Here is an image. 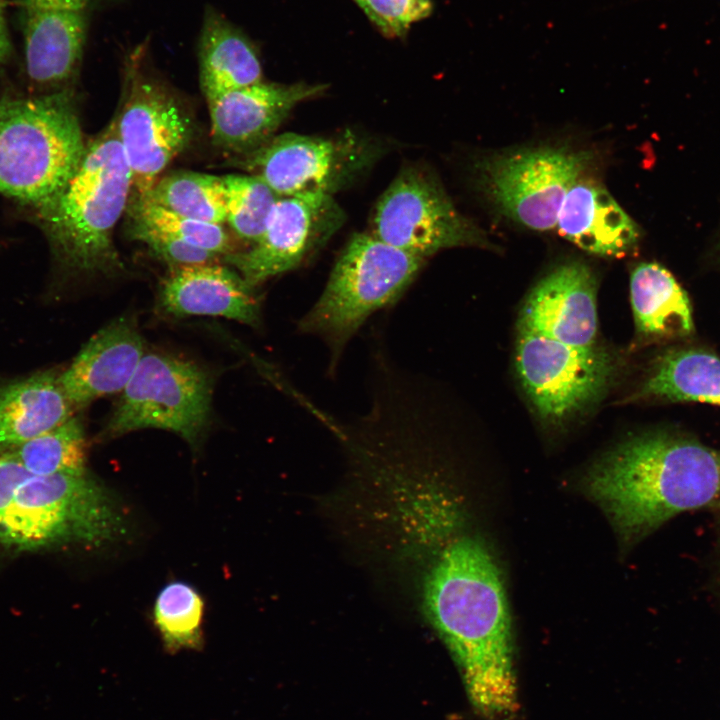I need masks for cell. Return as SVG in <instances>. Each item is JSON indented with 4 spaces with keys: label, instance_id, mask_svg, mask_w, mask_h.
I'll list each match as a JSON object with an SVG mask.
<instances>
[{
    "label": "cell",
    "instance_id": "6da1fadb",
    "mask_svg": "<svg viewBox=\"0 0 720 720\" xmlns=\"http://www.w3.org/2000/svg\"><path fill=\"white\" fill-rule=\"evenodd\" d=\"M426 614L459 668L482 720H516L520 704L503 575L478 536L451 540L424 582Z\"/></svg>",
    "mask_w": 720,
    "mask_h": 720
},
{
    "label": "cell",
    "instance_id": "7a4b0ae2",
    "mask_svg": "<svg viewBox=\"0 0 720 720\" xmlns=\"http://www.w3.org/2000/svg\"><path fill=\"white\" fill-rule=\"evenodd\" d=\"M582 483L629 546L682 512L718 505L720 450L679 433H646L601 456Z\"/></svg>",
    "mask_w": 720,
    "mask_h": 720
},
{
    "label": "cell",
    "instance_id": "3957f363",
    "mask_svg": "<svg viewBox=\"0 0 720 720\" xmlns=\"http://www.w3.org/2000/svg\"><path fill=\"white\" fill-rule=\"evenodd\" d=\"M123 515L86 470L38 475L0 454V544L34 551L99 546L123 531Z\"/></svg>",
    "mask_w": 720,
    "mask_h": 720
},
{
    "label": "cell",
    "instance_id": "277c9868",
    "mask_svg": "<svg viewBox=\"0 0 720 720\" xmlns=\"http://www.w3.org/2000/svg\"><path fill=\"white\" fill-rule=\"evenodd\" d=\"M132 194L115 119L87 145L76 173L41 218L58 260L79 273L113 274L123 264L113 232Z\"/></svg>",
    "mask_w": 720,
    "mask_h": 720
},
{
    "label": "cell",
    "instance_id": "5b68a950",
    "mask_svg": "<svg viewBox=\"0 0 720 720\" xmlns=\"http://www.w3.org/2000/svg\"><path fill=\"white\" fill-rule=\"evenodd\" d=\"M87 145L71 90L0 99V194L40 211L62 193Z\"/></svg>",
    "mask_w": 720,
    "mask_h": 720
},
{
    "label": "cell",
    "instance_id": "8992f818",
    "mask_svg": "<svg viewBox=\"0 0 720 720\" xmlns=\"http://www.w3.org/2000/svg\"><path fill=\"white\" fill-rule=\"evenodd\" d=\"M425 261L371 232L353 234L299 329L320 336L335 354L341 352L369 316L401 297Z\"/></svg>",
    "mask_w": 720,
    "mask_h": 720
},
{
    "label": "cell",
    "instance_id": "52a82bcc",
    "mask_svg": "<svg viewBox=\"0 0 720 720\" xmlns=\"http://www.w3.org/2000/svg\"><path fill=\"white\" fill-rule=\"evenodd\" d=\"M147 45L125 63L117 134L132 175L133 199L145 198L162 173L189 145L192 120L168 86L146 67Z\"/></svg>",
    "mask_w": 720,
    "mask_h": 720
},
{
    "label": "cell",
    "instance_id": "ba28073f",
    "mask_svg": "<svg viewBox=\"0 0 720 720\" xmlns=\"http://www.w3.org/2000/svg\"><path fill=\"white\" fill-rule=\"evenodd\" d=\"M382 152L375 139L351 130L333 136L286 132L242 155L241 165L280 197L334 196L365 174Z\"/></svg>",
    "mask_w": 720,
    "mask_h": 720
},
{
    "label": "cell",
    "instance_id": "9c48e42d",
    "mask_svg": "<svg viewBox=\"0 0 720 720\" xmlns=\"http://www.w3.org/2000/svg\"><path fill=\"white\" fill-rule=\"evenodd\" d=\"M210 411L211 379L204 369L171 355L145 352L103 435L159 428L195 446L208 427Z\"/></svg>",
    "mask_w": 720,
    "mask_h": 720
},
{
    "label": "cell",
    "instance_id": "30bf717a",
    "mask_svg": "<svg viewBox=\"0 0 720 720\" xmlns=\"http://www.w3.org/2000/svg\"><path fill=\"white\" fill-rule=\"evenodd\" d=\"M370 232L423 259L444 249L487 242L484 232L457 210L432 172L418 165L402 168L382 193Z\"/></svg>",
    "mask_w": 720,
    "mask_h": 720
},
{
    "label": "cell",
    "instance_id": "8fae6325",
    "mask_svg": "<svg viewBox=\"0 0 720 720\" xmlns=\"http://www.w3.org/2000/svg\"><path fill=\"white\" fill-rule=\"evenodd\" d=\"M593 153L567 147H537L479 162L478 184L505 216L527 228L556 226L564 198Z\"/></svg>",
    "mask_w": 720,
    "mask_h": 720
},
{
    "label": "cell",
    "instance_id": "7c38bea8",
    "mask_svg": "<svg viewBox=\"0 0 720 720\" xmlns=\"http://www.w3.org/2000/svg\"><path fill=\"white\" fill-rule=\"evenodd\" d=\"M516 368L537 413L560 422L600 397L614 364L596 346H573L519 329Z\"/></svg>",
    "mask_w": 720,
    "mask_h": 720
},
{
    "label": "cell",
    "instance_id": "4fadbf2b",
    "mask_svg": "<svg viewBox=\"0 0 720 720\" xmlns=\"http://www.w3.org/2000/svg\"><path fill=\"white\" fill-rule=\"evenodd\" d=\"M344 210L334 196L279 197L261 237L224 257L253 287L299 267L342 227Z\"/></svg>",
    "mask_w": 720,
    "mask_h": 720
},
{
    "label": "cell",
    "instance_id": "5bb4252c",
    "mask_svg": "<svg viewBox=\"0 0 720 720\" xmlns=\"http://www.w3.org/2000/svg\"><path fill=\"white\" fill-rule=\"evenodd\" d=\"M325 84H280L263 80L207 101L213 142L245 155L272 137L300 103L322 94Z\"/></svg>",
    "mask_w": 720,
    "mask_h": 720
},
{
    "label": "cell",
    "instance_id": "9a60e30c",
    "mask_svg": "<svg viewBox=\"0 0 720 720\" xmlns=\"http://www.w3.org/2000/svg\"><path fill=\"white\" fill-rule=\"evenodd\" d=\"M95 0H18L27 73L33 81L54 85L77 71Z\"/></svg>",
    "mask_w": 720,
    "mask_h": 720
},
{
    "label": "cell",
    "instance_id": "2e32d148",
    "mask_svg": "<svg viewBox=\"0 0 720 720\" xmlns=\"http://www.w3.org/2000/svg\"><path fill=\"white\" fill-rule=\"evenodd\" d=\"M598 318L591 270L574 262L547 274L532 290L519 329L579 347L595 346Z\"/></svg>",
    "mask_w": 720,
    "mask_h": 720
},
{
    "label": "cell",
    "instance_id": "e0dca14e",
    "mask_svg": "<svg viewBox=\"0 0 720 720\" xmlns=\"http://www.w3.org/2000/svg\"><path fill=\"white\" fill-rule=\"evenodd\" d=\"M144 354V341L132 316H121L99 330L60 374L74 408L122 392Z\"/></svg>",
    "mask_w": 720,
    "mask_h": 720
},
{
    "label": "cell",
    "instance_id": "ac0fdd59",
    "mask_svg": "<svg viewBox=\"0 0 720 720\" xmlns=\"http://www.w3.org/2000/svg\"><path fill=\"white\" fill-rule=\"evenodd\" d=\"M158 298L160 309L174 317L220 316L253 327L261 319L255 287L218 263L170 269Z\"/></svg>",
    "mask_w": 720,
    "mask_h": 720
},
{
    "label": "cell",
    "instance_id": "d6986e66",
    "mask_svg": "<svg viewBox=\"0 0 720 720\" xmlns=\"http://www.w3.org/2000/svg\"><path fill=\"white\" fill-rule=\"evenodd\" d=\"M556 226L579 248L604 257L624 256L636 248L640 229L600 184L577 180L566 194Z\"/></svg>",
    "mask_w": 720,
    "mask_h": 720
},
{
    "label": "cell",
    "instance_id": "ffe728a7",
    "mask_svg": "<svg viewBox=\"0 0 720 720\" xmlns=\"http://www.w3.org/2000/svg\"><path fill=\"white\" fill-rule=\"evenodd\" d=\"M74 409L53 370L1 384L0 453L63 424Z\"/></svg>",
    "mask_w": 720,
    "mask_h": 720
},
{
    "label": "cell",
    "instance_id": "44dd1931",
    "mask_svg": "<svg viewBox=\"0 0 720 720\" xmlns=\"http://www.w3.org/2000/svg\"><path fill=\"white\" fill-rule=\"evenodd\" d=\"M198 58L200 86L207 101L262 81L254 43L211 6L203 14Z\"/></svg>",
    "mask_w": 720,
    "mask_h": 720
},
{
    "label": "cell",
    "instance_id": "7402d4cb",
    "mask_svg": "<svg viewBox=\"0 0 720 720\" xmlns=\"http://www.w3.org/2000/svg\"><path fill=\"white\" fill-rule=\"evenodd\" d=\"M630 299L636 329L652 339L684 338L694 332L688 294L673 274L657 262H642L630 277Z\"/></svg>",
    "mask_w": 720,
    "mask_h": 720
},
{
    "label": "cell",
    "instance_id": "603a6c76",
    "mask_svg": "<svg viewBox=\"0 0 720 720\" xmlns=\"http://www.w3.org/2000/svg\"><path fill=\"white\" fill-rule=\"evenodd\" d=\"M638 397L720 406V358L699 347H675L655 361Z\"/></svg>",
    "mask_w": 720,
    "mask_h": 720
},
{
    "label": "cell",
    "instance_id": "cb8c5ba5",
    "mask_svg": "<svg viewBox=\"0 0 720 720\" xmlns=\"http://www.w3.org/2000/svg\"><path fill=\"white\" fill-rule=\"evenodd\" d=\"M147 200L191 219L224 224L226 199L222 177L195 171H174L159 178Z\"/></svg>",
    "mask_w": 720,
    "mask_h": 720
},
{
    "label": "cell",
    "instance_id": "d4e9b609",
    "mask_svg": "<svg viewBox=\"0 0 720 720\" xmlns=\"http://www.w3.org/2000/svg\"><path fill=\"white\" fill-rule=\"evenodd\" d=\"M5 454L26 470L38 475H53L85 470L86 439L82 422L72 416Z\"/></svg>",
    "mask_w": 720,
    "mask_h": 720
},
{
    "label": "cell",
    "instance_id": "484cf974",
    "mask_svg": "<svg viewBox=\"0 0 720 720\" xmlns=\"http://www.w3.org/2000/svg\"><path fill=\"white\" fill-rule=\"evenodd\" d=\"M203 610L200 595L184 582H172L159 592L154 605V622L169 652L202 648Z\"/></svg>",
    "mask_w": 720,
    "mask_h": 720
},
{
    "label": "cell",
    "instance_id": "4316f807",
    "mask_svg": "<svg viewBox=\"0 0 720 720\" xmlns=\"http://www.w3.org/2000/svg\"><path fill=\"white\" fill-rule=\"evenodd\" d=\"M226 221L233 234L252 246L262 235L278 196L265 182L253 175L222 176Z\"/></svg>",
    "mask_w": 720,
    "mask_h": 720
},
{
    "label": "cell",
    "instance_id": "83f0119b",
    "mask_svg": "<svg viewBox=\"0 0 720 720\" xmlns=\"http://www.w3.org/2000/svg\"><path fill=\"white\" fill-rule=\"evenodd\" d=\"M130 208L134 224L172 236L219 256L225 257L239 251L222 224L181 216L147 200L133 199Z\"/></svg>",
    "mask_w": 720,
    "mask_h": 720
},
{
    "label": "cell",
    "instance_id": "f1b7e54d",
    "mask_svg": "<svg viewBox=\"0 0 720 720\" xmlns=\"http://www.w3.org/2000/svg\"><path fill=\"white\" fill-rule=\"evenodd\" d=\"M386 36L401 37L432 10L431 0H354Z\"/></svg>",
    "mask_w": 720,
    "mask_h": 720
},
{
    "label": "cell",
    "instance_id": "f546056e",
    "mask_svg": "<svg viewBox=\"0 0 720 720\" xmlns=\"http://www.w3.org/2000/svg\"><path fill=\"white\" fill-rule=\"evenodd\" d=\"M133 236L147 247L170 269L218 263L219 255L190 245L172 236L148 229L138 224L132 226Z\"/></svg>",
    "mask_w": 720,
    "mask_h": 720
},
{
    "label": "cell",
    "instance_id": "4dcf8cb0",
    "mask_svg": "<svg viewBox=\"0 0 720 720\" xmlns=\"http://www.w3.org/2000/svg\"><path fill=\"white\" fill-rule=\"evenodd\" d=\"M10 51V39L5 19L0 9V63L3 62Z\"/></svg>",
    "mask_w": 720,
    "mask_h": 720
},
{
    "label": "cell",
    "instance_id": "1f68e13d",
    "mask_svg": "<svg viewBox=\"0 0 720 720\" xmlns=\"http://www.w3.org/2000/svg\"><path fill=\"white\" fill-rule=\"evenodd\" d=\"M717 507L719 508V512H720V502L718 503ZM719 575H720V569H719Z\"/></svg>",
    "mask_w": 720,
    "mask_h": 720
}]
</instances>
